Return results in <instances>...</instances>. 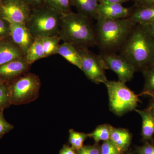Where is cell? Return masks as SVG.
<instances>
[{
  "mask_svg": "<svg viewBox=\"0 0 154 154\" xmlns=\"http://www.w3.org/2000/svg\"><path fill=\"white\" fill-rule=\"evenodd\" d=\"M11 105V94L9 85L2 83L0 85V111H4Z\"/></svg>",
  "mask_w": 154,
  "mask_h": 154,
  "instance_id": "obj_25",
  "label": "cell"
},
{
  "mask_svg": "<svg viewBox=\"0 0 154 154\" xmlns=\"http://www.w3.org/2000/svg\"><path fill=\"white\" fill-rule=\"evenodd\" d=\"M4 1V0H0V2H2V1Z\"/></svg>",
  "mask_w": 154,
  "mask_h": 154,
  "instance_id": "obj_39",
  "label": "cell"
},
{
  "mask_svg": "<svg viewBox=\"0 0 154 154\" xmlns=\"http://www.w3.org/2000/svg\"><path fill=\"white\" fill-rule=\"evenodd\" d=\"M100 154H122L110 140L104 141L101 146Z\"/></svg>",
  "mask_w": 154,
  "mask_h": 154,
  "instance_id": "obj_26",
  "label": "cell"
},
{
  "mask_svg": "<svg viewBox=\"0 0 154 154\" xmlns=\"http://www.w3.org/2000/svg\"><path fill=\"white\" fill-rule=\"evenodd\" d=\"M100 150L101 146L96 143L93 145L84 146L77 152L78 154H100Z\"/></svg>",
  "mask_w": 154,
  "mask_h": 154,
  "instance_id": "obj_28",
  "label": "cell"
},
{
  "mask_svg": "<svg viewBox=\"0 0 154 154\" xmlns=\"http://www.w3.org/2000/svg\"><path fill=\"white\" fill-rule=\"evenodd\" d=\"M41 38L44 52V58L57 54L60 45V41L61 40L58 35L46 36Z\"/></svg>",
  "mask_w": 154,
  "mask_h": 154,
  "instance_id": "obj_21",
  "label": "cell"
},
{
  "mask_svg": "<svg viewBox=\"0 0 154 154\" xmlns=\"http://www.w3.org/2000/svg\"><path fill=\"white\" fill-rule=\"evenodd\" d=\"M3 37H5L4 36V35H3V33L0 31V38H2Z\"/></svg>",
  "mask_w": 154,
  "mask_h": 154,
  "instance_id": "obj_37",
  "label": "cell"
},
{
  "mask_svg": "<svg viewBox=\"0 0 154 154\" xmlns=\"http://www.w3.org/2000/svg\"><path fill=\"white\" fill-rule=\"evenodd\" d=\"M131 11V9L123 7L122 4H99L96 17L110 19H125L129 17Z\"/></svg>",
  "mask_w": 154,
  "mask_h": 154,
  "instance_id": "obj_12",
  "label": "cell"
},
{
  "mask_svg": "<svg viewBox=\"0 0 154 154\" xmlns=\"http://www.w3.org/2000/svg\"><path fill=\"white\" fill-rule=\"evenodd\" d=\"M57 54L70 63L81 69L82 58L76 48L71 45L63 42L60 45Z\"/></svg>",
  "mask_w": 154,
  "mask_h": 154,
  "instance_id": "obj_18",
  "label": "cell"
},
{
  "mask_svg": "<svg viewBox=\"0 0 154 154\" xmlns=\"http://www.w3.org/2000/svg\"><path fill=\"white\" fill-rule=\"evenodd\" d=\"M131 138V135L128 130L113 127L110 140L122 154L129 148Z\"/></svg>",
  "mask_w": 154,
  "mask_h": 154,
  "instance_id": "obj_16",
  "label": "cell"
},
{
  "mask_svg": "<svg viewBox=\"0 0 154 154\" xmlns=\"http://www.w3.org/2000/svg\"><path fill=\"white\" fill-rule=\"evenodd\" d=\"M59 154H78L76 151L67 145H64L61 149Z\"/></svg>",
  "mask_w": 154,
  "mask_h": 154,
  "instance_id": "obj_33",
  "label": "cell"
},
{
  "mask_svg": "<svg viewBox=\"0 0 154 154\" xmlns=\"http://www.w3.org/2000/svg\"><path fill=\"white\" fill-rule=\"evenodd\" d=\"M141 72L144 79V84L139 96H150L154 99V63Z\"/></svg>",
  "mask_w": 154,
  "mask_h": 154,
  "instance_id": "obj_20",
  "label": "cell"
},
{
  "mask_svg": "<svg viewBox=\"0 0 154 154\" xmlns=\"http://www.w3.org/2000/svg\"><path fill=\"white\" fill-rule=\"evenodd\" d=\"M0 31L3 33L5 37L10 36V23L1 18H0Z\"/></svg>",
  "mask_w": 154,
  "mask_h": 154,
  "instance_id": "obj_30",
  "label": "cell"
},
{
  "mask_svg": "<svg viewBox=\"0 0 154 154\" xmlns=\"http://www.w3.org/2000/svg\"><path fill=\"white\" fill-rule=\"evenodd\" d=\"M136 152L138 154H154V144L145 142L143 145L136 148Z\"/></svg>",
  "mask_w": 154,
  "mask_h": 154,
  "instance_id": "obj_29",
  "label": "cell"
},
{
  "mask_svg": "<svg viewBox=\"0 0 154 154\" xmlns=\"http://www.w3.org/2000/svg\"><path fill=\"white\" fill-rule=\"evenodd\" d=\"M152 143H154V140H153V142H152Z\"/></svg>",
  "mask_w": 154,
  "mask_h": 154,
  "instance_id": "obj_40",
  "label": "cell"
},
{
  "mask_svg": "<svg viewBox=\"0 0 154 154\" xmlns=\"http://www.w3.org/2000/svg\"><path fill=\"white\" fill-rule=\"evenodd\" d=\"M148 28L149 31L150 32L151 34L154 38V22L151 24L148 25H145Z\"/></svg>",
  "mask_w": 154,
  "mask_h": 154,
  "instance_id": "obj_35",
  "label": "cell"
},
{
  "mask_svg": "<svg viewBox=\"0 0 154 154\" xmlns=\"http://www.w3.org/2000/svg\"><path fill=\"white\" fill-rule=\"evenodd\" d=\"M135 7H154V0H133Z\"/></svg>",
  "mask_w": 154,
  "mask_h": 154,
  "instance_id": "obj_31",
  "label": "cell"
},
{
  "mask_svg": "<svg viewBox=\"0 0 154 154\" xmlns=\"http://www.w3.org/2000/svg\"><path fill=\"white\" fill-rule=\"evenodd\" d=\"M43 5L57 11L60 14L70 12V0H42Z\"/></svg>",
  "mask_w": 154,
  "mask_h": 154,
  "instance_id": "obj_24",
  "label": "cell"
},
{
  "mask_svg": "<svg viewBox=\"0 0 154 154\" xmlns=\"http://www.w3.org/2000/svg\"><path fill=\"white\" fill-rule=\"evenodd\" d=\"M25 57L22 51L13 41H0V66Z\"/></svg>",
  "mask_w": 154,
  "mask_h": 154,
  "instance_id": "obj_13",
  "label": "cell"
},
{
  "mask_svg": "<svg viewBox=\"0 0 154 154\" xmlns=\"http://www.w3.org/2000/svg\"><path fill=\"white\" fill-rule=\"evenodd\" d=\"M30 66L25 57L19 58L0 66V82L10 85L27 73Z\"/></svg>",
  "mask_w": 154,
  "mask_h": 154,
  "instance_id": "obj_10",
  "label": "cell"
},
{
  "mask_svg": "<svg viewBox=\"0 0 154 154\" xmlns=\"http://www.w3.org/2000/svg\"><path fill=\"white\" fill-rule=\"evenodd\" d=\"M4 111H0V138L14 128V125L8 122L4 117Z\"/></svg>",
  "mask_w": 154,
  "mask_h": 154,
  "instance_id": "obj_27",
  "label": "cell"
},
{
  "mask_svg": "<svg viewBox=\"0 0 154 154\" xmlns=\"http://www.w3.org/2000/svg\"><path fill=\"white\" fill-rule=\"evenodd\" d=\"M90 19L79 13L61 14L58 36L63 42L76 49L88 48L96 45L95 28Z\"/></svg>",
  "mask_w": 154,
  "mask_h": 154,
  "instance_id": "obj_2",
  "label": "cell"
},
{
  "mask_svg": "<svg viewBox=\"0 0 154 154\" xmlns=\"http://www.w3.org/2000/svg\"><path fill=\"white\" fill-rule=\"evenodd\" d=\"M44 58V52L41 37H36L25 55L28 64L31 65L36 61Z\"/></svg>",
  "mask_w": 154,
  "mask_h": 154,
  "instance_id": "obj_19",
  "label": "cell"
},
{
  "mask_svg": "<svg viewBox=\"0 0 154 154\" xmlns=\"http://www.w3.org/2000/svg\"><path fill=\"white\" fill-rule=\"evenodd\" d=\"M38 75L27 73L9 85L12 105L28 104L38 98L41 88Z\"/></svg>",
  "mask_w": 154,
  "mask_h": 154,
  "instance_id": "obj_6",
  "label": "cell"
},
{
  "mask_svg": "<svg viewBox=\"0 0 154 154\" xmlns=\"http://www.w3.org/2000/svg\"><path fill=\"white\" fill-rule=\"evenodd\" d=\"M88 137L89 134L77 132L73 129L69 130V142L72 148L76 151L82 147L84 142Z\"/></svg>",
  "mask_w": 154,
  "mask_h": 154,
  "instance_id": "obj_23",
  "label": "cell"
},
{
  "mask_svg": "<svg viewBox=\"0 0 154 154\" xmlns=\"http://www.w3.org/2000/svg\"><path fill=\"white\" fill-rule=\"evenodd\" d=\"M113 128V126L108 124L99 125L93 132L89 134V137L92 138L96 143L101 141L110 140Z\"/></svg>",
  "mask_w": 154,
  "mask_h": 154,
  "instance_id": "obj_22",
  "label": "cell"
},
{
  "mask_svg": "<svg viewBox=\"0 0 154 154\" xmlns=\"http://www.w3.org/2000/svg\"><path fill=\"white\" fill-rule=\"evenodd\" d=\"M31 12V8L22 0L0 2V18L10 23L26 25Z\"/></svg>",
  "mask_w": 154,
  "mask_h": 154,
  "instance_id": "obj_8",
  "label": "cell"
},
{
  "mask_svg": "<svg viewBox=\"0 0 154 154\" xmlns=\"http://www.w3.org/2000/svg\"><path fill=\"white\" fill-rule=\"evenodd\" d=\"M61 14L47 6L31 9L26 26L34 38L58 35Z\"/></svg>",
  "mask_w": 154,
  "mask_h": 154,
  "instance_id": "obj_4",
  "label": "cell"
},
{
  "mask_svg": "<svg viewBox=\"0 0 154 154\" xmlns=\"http://www.w3.org/2000/svg\"><path fill=\"white\" fill-rule=\"evenodd\" d=\"M72 6L77 9L78 13L91 19H96L99 3V0H70Z\"/></svg>",
  "mask_w": 154,
  "mask_h": 154,
  "instance_id": "obj_17",
  "label": "cell"
},
{
  "mask_svg": "<svg viewBox=\"0 0 154 154\" xmlns=\"http://www.w3.org/2000/svg\"><path fill=\"white\" fill-rule=\"evenodd\" d=\"M96 45L101 52L116 53L120 48L136 24L128 18L119 19L97 17Z\"/></svg>",
  "mask_w": 154,
  "mask_h": 154,
  "instance_id": "obj_3",
  "label": "cell"
},
{
  "mask_svg": "<svg viewBox=\"0 0 154 154\" xmlns=\"http://www.w3.org/2000/svg\"><path fill=\"white\" fill-rule=\"evenodd\" d=\"M82 58V68L88 79L96 84H105L108 80L105 73L104 63L100 54L97 55L88 48L76 49Z\"/></svg>",
  "mask_w": 154,
  "mask_h": 154,
  "instance_id": "obj_7",
  "label": "cell"
},
{
  "mask_svg": "<svg viewBox=\"0 0 154 154\" xmlns=\"http://www.w3.org/2000/svg\"><path fill=\"white\" fill-rule=\"evenodd\" d=\"M119 54L141 72L154 63V38L145 25L136 24L119 50Z\"/></svg>",
  "mask_w": 154,
  "mask_h": 154,
  "instance_id": "obj_1",
  "label": "cell"
},
{
  "mask_svg": "<svg viewBox=\"0 0 154 154\" xmlns=\"http://www.w3.org/2000/svg\"><path fill=\"white\" fill-rule=\"evenodd\" d=\"M105 69L113 71L118 76L119 81L125 84L134 77L135 69L119 54L116 53L101 52L100 54Z\"/></svg>",
  "mask_w": 154,
  "mask_h": 154,
  "instance_id": "obj_9",
  "label": "cell"
},
{
  "mask_svg": "<svg viewBox=\"0 0 154 154\" xmlns=\"http://www.w3.org/2000/svg\"><path fill=\"white\" fill-rule=\"evenodd\" d=\"M2 82H0V85H1V84H2Z\"/></svg>",
  "mask_w": 154,
  "mask_h": 154,
  "instance_id": "obj_38",
  "label": "cell"
},
{
  "mask_svg": "<svg viewBox=\"0 0 154 154\" xmlns=\"http://www.w3.org/2000/svg\"><path fill=\"white\" fill-rule=\"evenodd\" d=\"M109 96L110 110L122 116L136 109L140 102L138 96L120 81H107L105 84Z\"/></svg>",
  "mask_w": 154,
  "mask_h": 154,
  "instance_id": "obj_5",
  "label": "cell"
},
{
  "mask_svg": "<svg viewBox=\"0 0 154 154\" xmlns=\"http://www.w3.org/2000/svg\"><path fill=\"white\" fill-rule=\"evenodd\" d=\"M129 0H99V4H105V5H110V4H119L128 2Z\"/></svg>",
  "mask_w": 154,
  "mask_h": 154,
  "instance_id": "obj_34",
  "label": "cell"
},
{
  "mask_svg": "<svg viewBox=\"0 0 154 154\" xmlns=\"http://www.w3.org/2000/svg\"><path fill=\"white\" fill-rule=\"evenodd\" d=\"M148 108L150 111L152 115L154 117V99H153L152 101L151 102L150 104L149 105Z\"/></svg>",
  "mask_w": 154,
  "mask_h": 154,
  "instance_id": "obj_36",
  "label": "cell"
},
{
  "mask_svg": "<svg viewBox=\"0 0 154 154\" xmlns=\"http://www.w3.org/2000/svg\"><path fill=\"white\" fill-rule=\"evenodd\" d=\"M141 117L142 120L141 135L144 141H153L154 117L148 108L144 110H135Z\"/></svg>",
  "mask_w": 154,
  "mask_h": 154,
  "instance_id": "obj_15",
  "label": "cell"
},
{
  "mask_svg": "<svg viewBox=\"0 0 154 154\" xmlns=\"http://www.w3.org/2000/svg\"><path fill=\"white\" fill-rule=\"evenodd\" d=\"M22 1L28 5L31 9L44 5L42 0H22Z\"/></svg>",
  "mask_w": 154,
  "mask_h": 154,
  "instance_id": "obj_32",
  "label": "cell"
},
{
  "mask_svg": "<svg viewBox=\"0 0 154 154\" xmlns=\"http://www.w3.org/2000/svg\"><path fill=\"white\" fill-rule=\"evenodd\" d=\"M10 24V36L12 41L21 49L25 56L35 38L25 24Z\"/></svg>",
  "mask_w": 154,
  "mask_h": 154,
  "instance_id": "obj_11",
  "label": "cell"
},
{
  "mask_svg": "<svg viewBox=\"0 0 154 154\" xmlns=\"http://www.w3.org/2000/svg\"><path fill=\"white\" fill-rule=\"evenodd\" d=\"M128 18L135 24H151L154 22V7H135Z\"/></svg>",
  "mask_w": 154,
  "mask_h": 154,
  "instance_id": "obj_14",
  "label": "cell"
}]
</instances>
